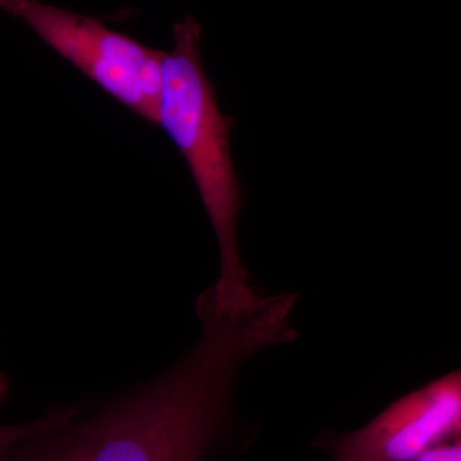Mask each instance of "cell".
<instances>
[{"label":"cell","instance_id":"obj_1","mask_svg":"<svg viewBox=\"0 0 461 461\" xmlns=\"http://www.w3.org/2000/svg\"><path fill=\"white\" fill-rule=\"evenodd\" d=\"M202 335L172 368L83 414L67 409L50 429L58 461H208L230 420L239 373L277 345L262 311L196 303Z\"/></svg>","mask_w":461,"mask_h":461},{"label":"cell","instance_id":"obj_2","mask_svg":"<svg viewBox=\"0 0 461 461\" xmlns=\"http://www.w3.org/2000/svg\"><path fill=\"white\" fill-rule=\"evenodd\" d=\"M171 51H163L158 124L186 160L220 249V277L212 288L217 304L239 311L260 296L238 244L244 194L230 154L232 122L221 111L202 59V27L193 17L173 27Z\"/></svg>","mask_w":461,"mask_h":461},{"label":"cell","instance_id":"obj_3","mask_svg":"<svg viewBox=\"0 0 461 461\" xmlns=\"http://www.w3.org/2000/svg\"><path fill=\"white\" fill-rule=\"evenodd\" d=\"M0 9L23 20L41 41L124 107L158 124L163 51L109 29L98 18L39 0H0Z\"/></svg>","mask_w":461,"mask_h":461},{"label":"cell","instance_id":"obj_4","mask_svg":"<svg viewBox=\"0 0 461 461\" xmlns=\"http://www.w3.org/2000/svg\"><path fill=\"white\" fill-rule=\"evenodd\" d=\"M461 433V372L391 403L362 429L330 442L336 461H415Z\"/></svg>","mask_w":461,"mask_h":461},{"label":"cell","instance_id":"obj_5","mask_svg":"<svg viewBox=\"0 0 461 461\" xmlns=\"http://www.w3.org/2000/svg\"><path fill=\"white\" fill-rule=\"evenodd\" d=\"M50 421L51 414L48 412L39 429L33 430L0 454V461H57L44 435V429Z\"/></svg>","mask_w":461,"mask_h":461},{"label":"cell","instance_id":"obj_6","mask_svg":"<svg viewBox=\"0 0 461 461\" xmlns=\"http://www.w3.org/2000/svg\"><path fill=\"white\" fill-rule=\"evenodd\" d=\"M8 384L5 378L0 375V403L5 402L7 397ZM44 421V417L41 420L30 421L25 424H16V426H0V454L8 450L12 445L16 444L23 437L29 436L33 430L39 429Z\"/></svg>","mask_w":461,"mask_h":461},{"label":"cell","instance_id":"obj_7","mask_svg":"<svg viewBox=\"0 0 461 461\" xmlns=\"http://www.w3.org/2000/svg\"><path fill=\"white\" fill-rule=\"evenodd\" d=\"M415 461H461L460 438L437 445L421 454Z\"/></svg>","mask_w":461,"mask_h":461}]
</instances>
